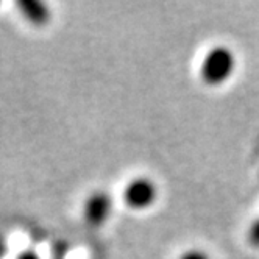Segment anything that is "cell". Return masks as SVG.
<instances>
[{
  "mask_svg": "<svg viewBox=\"0 0 259 259\" xmlns=\"http://www.w3.org/2000/svg\"><path fill=\"white\" fill-rule=\"evenodd\" d=\"M234 69V57L227 47L212 49L201 64V78L208 84H220L228 80Z\"/></svg>",
  "mask_w": 259,
  "mask_h": 259,
  "instance_id": "cell-1",
  "label": "cell"
},
{
  "mask_svg": "<svg viewBox=\"0 0 259 259\" xmlns=\"http://www.w3.org/2000/svg\"><path fill=\"white\" fill-rule=\"evenodd\" d=\"M158 195V189L150 178H135L132 180L123 191L125 203L133 209H145L152 206Z\"/></svg>",
  "mask_w": 259,
  "mask_h": 259,
  "instance_id": "cell-2",
  "label": "cell"
},
{
  "mask_svg": "<svg viewBox=\"0 0 259 259\" xmlns=\"http://www.w3.org/2000/svg\"><path fill=\"white\" fill-rule=\"evenodd\" d=\"M111 209H113V198L103 191H97L84 201L83 215L91 227H100L108 220Z\"/></svg>",
  "mask_w": 259,
  "mask_h": 259,
  "instance_id": "cell-3",
  "label": "cell"
},
{
  "mask_svg": "<svg viewBox=\"0 0 259 259\" xmlns=\"http://www.w3.org/2000/svg\"><path fill=\"white\" fill-rule=\"evenodd\" d=\"M21 13L34 25H44L50 21V10L39 0H19L17 2Z\"/></svg>",
  "mask_w": 259,
  "mask_h": 259,
  "instance_id": "cell-4",
  "label": "cell"
},
{
  "mask_svg": "<svg viewBox=\"0 0 259 259\" xmlns=\"http://www.w3.org/2000/svg\"><path fill=\"white\" fill-rule=\"evenodd\" d=\"M248 239H250L251 245L259 247V219L253 224V227H251V230L248 233Z\"/></svg>",
  "mask_w": 259,
  "mask_h": 259,
  "instance_id": "cell-5",
  "label": "cell"
},
{
  "mask_svg": "<svg viewBox=\"0 0 259 259\" xmlns=\"http://www.w3.org/2000/svg\"><path fill=\"white\" fill-rule=\"evenodd\" d=\"M180 259H209L205 253H201V251H197V250H192V251H188V253H184Z\"/></svg>",
  "mask_w": 259,
  "mask_h": 259,
  "instance_id": "cell-6",
  "label": "cell"
},
{
  "mask_svg": "<svg viewBox=\"0 0 259 259\" xmlns=\"http://www.w3.org/2000/svg\"><path fill=\"white\" fill-rule=\"evenodd\" d=\"M16 259H41V257H39L38 253H34V251H31V250H27V251H22Z\"/></svg>",
  "mask_w": 259,
  "mask_h": 259,
  "instance_id": "cell-7",
  "label": "cell"
}]
</instances>
